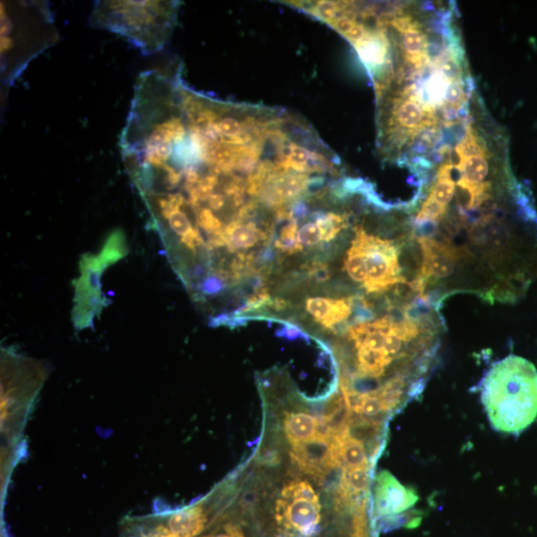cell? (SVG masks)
<instances>
[{"label": "cell", "mask_w": 537, "mask_h": 537, "mask_svg": "<svg viewBox=\"0 0 537 537\" xmlns=\"http://www.w3.org/2000/svg\"><path fill=\"white\" fill-rule=\"evenodd\" d=\"M481 402L489 420L499 432L518 435L537 417V370L521 357L494 364L481 382Z\"/></svg>", "instance_id": "1"}, {"label": "cell", "mask_w": 537, "mask_h": 537, "mask_svg": "<svg viewBox=\"0 0 537 537\" xmlns=\"http://www.w3.org/2000/svg\"><path fill=\"white\" fill-rule=\"evenodd\" d=\"M176 14L177 4L170 2H97L90 24L122 35L144 56H151L165 47Z\"/></svg>", "instance_id": "2"}, {"label": "cell", "mask_w": 537, "mask_h": 537, "mask_svg": "<svg viewBox=\"0 0 537 537\" xmlns=\"http://www.w3.org/2000/svg\"><path fill=\"white\" fill-rule=\"evenodd\" d=\"M2 59L5 83H12L27 64L56 39L48 5L39 2L2 5Z\"/></svg>", "instance_id": "3"}, {"label": "cell", "mask_w": 537, "mask_h": 537, "mask_svg": "<svg viewBox=\"0 0 537 537\" xmlns=\"http://www.w3.org/2000/svg\"><path fill=\"white\" fill-rule=\"evenodd\" d=\"M356 240L366 258L368 280L364 288L368 293H384L393 286L406 283L394 242L369 236L362 230H357Z\"/></svg>", "instance_id": "4"}, {"label": "cell", "mask_w": 537, "mask_h": 537, "mask_svg": "<svg viewBox=\"0 0 537 537\" xmlns=\"http://www.w3.org/2000/svg\"><path fill=\"white\" fill-rule=\"evenodd\" d=\"M418 500L413 490L404 486L390 474L384 471L377 478L375 495V508L377 517L393 516L402 514L412 507Z\"/></svg>", "instance_id": "5"}, {"label": "cell", "mask_w": 537, "mask_h": 537, "mask_svg": "<svg viewBox=\"0 0 537 537\" xmlns=\"http://www.w3.org/2000/svg\"><path fill=\"white\" fill-rule=\"evenodd\" d=\"M423 251L421 274L426 278L449 277L459 259V253L449 243H441L429 238H419Z\"/></svg>", "instance_id": "6"}, {"label": "cell", "mask_w": 537, "mask_h": 537, "mask_svg": "<svg viewBox=\"0 0 537 537\" xmlns=\"http://www.w3.org/2000/svg\"><path fill=\"white\" fill-rule=\"evenodd\" d=\"M306 308L316 322L332 330L334 325L348 321L352 313V298L341 299L308 298Z\"/></svg>", "instance_id": "7"}, {"label": "cell", "mask_w": 537, "mask_h": 537, "mask_svg": "<svg viewBox=\"0 0 537 537\" xmlns=\"http://www.w3.org/2000/svg\"><path fill=\"white\" fill-rule=\"evenodd\" d=\"M224 235L226 238V247L231 253L248 250L255 247L260 242L265 245L271 244L273 235L263 231L255 223L242 224L231 221L225 226Z\"/></svg>", "instance_id": "8"}, {"label": "cell", "mask_w": 537, "mask_h": 537, "mask_svg": "<svg viewBox=\"0 0 537 537\" xmlns=\"http://www.w3.org/2000/svg\"><path fill=\"white\" fill-rule=\"evenodd\" d=\"M207 522L204 508L182 509L169 517L167 526H160L166 537H195L202 533Z\"/></svg>", "instance_id": "9"}, {"label": "cell", "mask_w": 537, "mask_h": 537, "mask_svg": "<svg viewBox=\"0 0 537 537\" xmlns=\"http://www.w3.org/2000/svg\"><path fill=\"white\" fill-rule=\"evenodd\" d=\"M316 426V419L307 413H290L285 419L286 434L293 446L314 439Z\"/></svg>", "instance_id": "10"}, {"label": "cell", "mask_w": 537, "mask_h": 537, "mask_svg": "<svg viewBox=\"0 0 537 537\" xmlns=\"http://www.w3.org/2000/svg\"><path fill=\"white\" fill-rule=\"evenodd\" d=\"M359 370L363 376L377 377L384 375L393 357L385 350L377 351L368 347L359 349Z\"/></svg>", "instance_id": "11"}, {"label": "cell", "mask_w": 537, "mask_h": 537, "mask_svg": "<svg viewBox=\"0 0 537 537\" xmlns=\"http://www.w3.org/2000/svg\"><path fill=\"white\" fill-rule=\"evenodd\" d=\"M361 59L370 66H378L385 62L386 43L379 36H368L367 39L356 45Z\"/></svg>", "instance_id": "12"}, {"label": "cell", "mask_w": 537, "mask_h": 537, "mask_svg": "<svg viewBox=\"0 0 537 537\" xmlns=\"http://www.w3.org/2000/svg\"><path fill=\"white\" fill-rule=\"evenodd\" d=\"M397 122L408 130H415L420 127L425 120L426 113L424 108L416 100H407L399 106L397 110Z\"/></svg>", "instance_id": "13"}, {"label": "cell", "mask_w": 537, "mask_h": 537, "mask_svg": "<svg viewBox=\"0 0 537 537\" xmlns=\"http://www.w3.org/2000/svg\"><path fill=\"white\" fill-rule=\"evenodd\" d=\"M344 269L347 270L349 276L358 283H366L368 280V269L366 258L361 246L357 240H354L351 248L348 252V258L344 263Z\"/></svg>", "instance_id": "14"}, {"label": "cell", "mask_w": 537, "mask_h": 537, "mask_svg": "<svg viewBox=\"0 0 537 537\" xmlns=\"http://www.w3.org/2000/svg\"><path fill=\"white\" fill-rule=\"evenodd\" d=\"M280 191L285 202H290L302 195L308 186V178L302 175H290L269 180Z\"/></svg>", "instance_id": "15"}, {"label": "cell", "mask_w": 537, "mask_h": 537, "mask_svg": "<svg viewBox=\"0 0 537 537\" xmlns=\"http://www.w3.org/2000/svg\"><path fill=\"white\" fill-rule=\"evenodd\" d=\"M274 246L276 250L288 255L303 251L302 246L298 241V223L296 221H289L283 229L281 230Z\"/></svg>", "instance_id": "16"}, {"label": "cell", "mask_w": 537, "mask_h": 537, "mask_svg": "<svg viewBox=\"0 0 537 537\" xmlns=\"http://www.w3.org/2000/svg\"><path fill=\"white\" fill-rule=\"evenodd\" d=\"M316 221L325 242L333 240L348 226L347 218L334 213L318 214L316 216Z\"/></svg>", "instance_id": "17"}, {"label": "cell", "mask_w": 537, "mask_h": 537, "mask_svg": "<svg viewBox=\"0 0 537 537\" xmlns=\"http://www.w3.org/2000/svg\"><path fill=\"white\" fill-rule=\"evenodd\" d=\"M369 467H360L344 470L343 484L351 494L367 493L370 484Z\"/></svg>", "instance_id": "18"}, {"label": "cell", "mask_w": 537, "mask_h": 537, "mask_svg": "<svg viewBox=\"0 0 537 537\" xmlns=\"http://www.w3.org/2000/svg\"><path fill=\"white\" fill-rule=\"evenodd\" d=\"M463 179L472 185L481 184L489 175V163L484 157L468 158L463 167Z\"/></svg>", "instance_id": "19"}, {"label": "cell", "mask_w": 537, "mask_h": 537, "mask_svg": "<svg viewBox=\"0 0 537 537\" xmlns=\"http://www.w3.org/2000/svg\"><path fill=\"white\" fill-rule=\"evenodd\" d=\"M403 45L406 57H414L427 54V36L420 30H409L403 34Z\"/></svg>", "instance_id": "20"}, {"label": "cell", "mask_w": 537, "mask_h": 537, "mask_svg": "<svg viewBox=\"0 0 537 537\" xmlns=\"http://www.w3.org/2000/svg\"><path fill=\"white\" fill-rule=\"evenodd\" d=\"M195 218L196 229L203 230L208 236L224 231L225 227L221 218L207 208H203L202 211H199Z\"/></svg>", "instance_id": "21"}, {"label": "cell", "mask_w": 537, "mask_h": 537, "mask_svg": "<svg viewBox=\"0 0 537 537\" xmlns=\"http://www.w3.org/2000/svg\"><path fill=\"white\" fill-rule=\"evenodd\" d=\"M281 497L286 500L307 498L314 500V502H320V498H318V496L316 494L314 488L305 481L290 482V484L286 486L283 491H281Z\"/></svg>", "instance_id": "22"}, {"label": "cell", "mask_w": 537, "mask_h": 537, "mask_svg": "<svg viewBox=\"0 0 537 537\" xmlns=\"http://www.w3.org/2000/svg\"><path fill=\"white\" fill-rule=\"evenodd\" d=\"M446 211H447V206L442 205L433 198L428 196L421 207V211L419 212L416 217V222L419 224L438 222L444 217Z\"/></svg>", "instance_id": "23"}, {"label": "cell", "mask_w": 537, "mask_h": 537, "mask_svg": "<svg viewBox=\"0 0 537 537\" xmlns=\"http://www.w3.org/2000/svg\"><path fill=\"white\" fill-rule=\"evenodd\" d=\"M455 191L456 188H455L454 181L438 178L430 189L429 197L436 200L437 203L447 206L454 197Z\"/></svg>", "instance_id": "24"}, {"label": "cell", "mask_w": 537, "mask_h": 537, "mask_svg": "<svg viewBox=\"0 0 537 537\" xmlns=\"http://www.w3.org/2000/svg\"><path fill=\"white\" fill-rule=\"evenodd\" d=\"M322 240V233L316 223H306L298 230V241L302 247H314Z\"/></svg>", "instance_id": "25"}, {"label": "cell", "mask_w": 537, "mask_h": 537, "mask_svg": "<svg viewBox=\"0 0 537 537\" xmlns=\"http://www.w3.org/2000/svg\"><path fill=\"white\" fill-rule=\"evenodd\" d=\"M457 148L463 154V157L465 159L472 157L485 158L486 156V149L482 147V144L477 138V135H475L472 131L468 133L466 139L463 140Z\"/></svg>", "instance_id": "26"}, {"label": "cell", "mask_w": 537, "mask_h": 537, "mask_svg": "<svg viewBox=\"0 0 537 537\" xmlns=\"http://www.w3.org/2000/svg\"><path fill=\"white\" fill-rule=\"evenodd\" d=\"M166 222L169 226V229L180 236V238H184V236L195 229L187 215L181 212L171 213Z\"/></svg>", "instance_id": "27"}, {"label": "cell", "mask_w": 537, "mask_h": 537, "mask_svg": "<svg viewBox=\"0 0 537 537\" xmlns=\"http://www.w3.org/2000/svg\"><path fill=\"white\" fill-rule=\"evenodd\" d=\"M390 333L394 334L403 342H411L419 333H420V329H419L416 323L409 321L406 318V320L402 323L394 324L393 327H391Z\"/></svg>", "instance_id": "28"}, {"label": "cell", "mask_w": 537, "mask_h": 537, "mask_svg": "<svg viewBox=\"0 0 537 537\" xmlns=\"http://www.w3.org/2000/svg\"><path fill=\"white\" fill-rule=\"evenodd\" d=\"M309 152L299 145H290L288 167L300 172L308 169Z\"/></svg>", "instance_id": "29"}, {"label": "cell", "mask_w": 537, "mask_h": 537, "mask_svg": "<svg viewBox=\"0 0 537 537\" xmlns=\"http://www.w3.org/2000/svg\"><path fill=\"white\" fill-rule=\"evenodd\" d=\"M448 80L446 79L441 73L434 75L429 80V87H428V94L430 95L433 102H439L445 100L446 92L448 89Z\"/></svg>", "instance_id": "30"}, {"label": "cell", "mask_w": 537, "mask_h": 537, "mask_svg": "<svg viewBox=\"0 0 537 537\" xmlns=\"http://www.w3.org/2000/svg\"><path fill=\"white\" fill-rule=\"evenodd\" d=\"M307 276L316 284H324L331 278V270L322 261H315L307 267Z\"/></svg>", "instance_id": "31"}, {"label": "cell", "mask_w": 537, "mask_h": 537, "mask_svg": "<svg viewBox=\"0 0 537 537\" xmlns=\"http://www.w3.org/2000/svg\"><path fill=\"white\" fill-rule=\"evenodd\" d=\"M386 411L385 406L379 396V391L376 394H368L362 406V414L368 417H375Z\"/></svg>", "instance_id": "32"}, {"label": "cell", "mask_w": 537, "mask_h": 537, "mask_svg": "<svg viewBox=\"0 0 537 537\" xmlns=\"http://www.w3.org/2000/svg\"><path fill=\"white\" fill-rule=\"evenodd\" d=\"M225 281H223L220 276L216 275L215 273L212 276L207 277L203 285L202 290L203 293L207 296H213L218 293L222 292V290L227 287Z\"/></svg>", "instance_id": "33"}, {"label": "cell", "mask_w": 537, "mask_h": 537, "mask_svg": "<svg viewBox=\"0 0 537 537\" xmlns=\"http://www.w3.org/2000/svg\"><path fill=\"white\" fill-rule=\"evenodd\" d=\"M441 74L447 80L455 82H460L461 80V68L456 60L453 58H447L444 60L440 67Z\"/></svg>", "instance_id": "34"}, {"label": "cell", "mask_w": 537, "mask_h": 537, "mask_svg": "<svg viewBox=\"0 0 537 537\" xmlns=\"http://www.w3.org/2000/svg\"><path fill=\"white\" fill-rule=\"evenodd\" d=\"M316 14L325 22H333L338 15V5L331 2H323L316 5Z\"/></svg>", "instance_id": "35"}, {"label": "cell", "mask_w": 537, "mask_h": 537, "mask_svg": "<svg viewBox=\"0 0 537 537\" xmlns=\"http://www.w3.org/2000/svg\"><path fill=\"white\" fill-rule=\"evenodd\" d=\"M180 242L191 251H195L197 248L203 247L204 239L199 230L195 227L188 234L180 238Z\"/></svg>", "instance_id": "36"}, {"label": "cell", "mask_w": 537, "mask_h": 537, "mask_svg": "<svg viewBox=\"0 0 537 537\" xmlns=\"http://www.w3.org/2000/svg\"><path fill=\"white\" fill-rule=\"evenodd\" d=\"M463 97V86L460 82L450 84L445 95V101L452 106L460 105Z\"/></svg>", "instance_id": "37"}, {"label": "cell", "mask_w": 537, "mask_h": 537, "mask_svg": "<svg viewBox=\"0 0 537 537\" xmlns=\"http://www.w3.org/2000/svg\"><path fill=\"white\" fill-rule=\"evenodd\" d=\"M226 200L227 198L222 194H213L208 197L204 208H207L216 214V212L223 211L226 206ZM200 211H202V209H200Z\"/></svg>", "instance_id": "38"}, {"label": "cell", "mask_w": 537, "mask_h": 537, "mask_svg": "<svg viewBox=\"0 0 537 537\" xmlns=\"http://www.w3.org/2000/svg\"><path fill=\"white\" fill-rule=\"evenodd\" d=\"M391 24H393L397 30L403 32V34L409 30H420L419 29V24L413 21L411 17L408 16L395 18V20L391 22Z\"/></svg>", "instance_id": "39"}, {"label": "cell", "mask_w": 537, "mask_h": 537, "mask_svg": "<svg viewBox=\"0 0 537 537\" xmlns=\"http://www.w3.org/2000/svg\"><path fill=\"white\" fill-rule=\"evenodd\" d=\"M403 347V342L397 338L394 334L389 333L386 338L385 350L390 357H394Z\"/></svg>", "instance_id": "40"}, {"label": "cell", "mask_w": 537, "mask_h": 537, "mask_svg": "<svg viewBox=\"0 0 537 537\" xmlns=\"http://www.w3.org/2000/svg\"><path fill=\"white\" fill-rule=\"evenodd\" d=\"M368 36L369 35L368 34L367 30H364V27L357 23L356 26H354L347 35H345V38H347L354 45H357L364 39H367Z\"/></svg>", "instance_id": "41"}, {"label": "cell", "mask_w": 537, "mask_h": 537, "mask_svg": "<svg viewBox=\"0 0 537 537\" xmlns=\"http://www.w3.org/2000/svg\"><path fill=\"white\" fill-rule=\"evenodd\" d=\"M356 24V22L350 20L348 17L338 18V20H335L333 23L334 29L344 36L347 35Z\"/></svg>", "instance_id": "42"}, {"label": "cell", "mask_w": 537, "mask_h": 537, "mask_svg": "<svg viewBox=\"0 0 537 537\" xmlns=\"http://www.w3.org/2000/svg\"><path fill=\"white\" fill-rule=\"evenodd\" d=\"M205 537H247L245 535L241 527L238 524H227L225 526V533L208 535Z\"/></svg>", "instance_id": "43"}, {"label": "cell", "mask_w": 537, "mask_h": 537, "mask_svg": "<svg viewBox=\"0 0 537 537\" xmlns=\"http://www.w3.org/2000/svg\"><path fill=\"white\" fill-rule=\"evenodd\" d=\"M307 213V207L304 204H297L296 205H294L292 211H290V218H292V220L296 221L298 220H300V218L305 217Z\"/></svg>", "instance_id": "44"}]
</instances>
